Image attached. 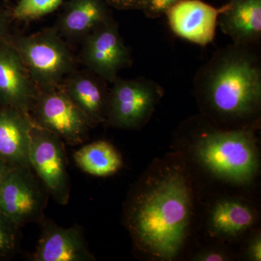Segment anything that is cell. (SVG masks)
<instances>
[{
    "instance_id": "obj_1",
    "label": "cell",
    "mask_w": 261,
    "mask_h": 261,
    "mask_svg": "<svg viewBox=\"0 0 261 261\" xmlns=\"http://www.w3.org/2000/svg\"><path fill=\"white\" fill-rule=\"evenodd\" d=\"M192 189L182 160H161L151 166L125 207V226L137 251L153 260L176 258L191 227Z\"/></svg>"
},
{
    "instance_id": "obj_2",
    "label": "cell",
    "mask_w": 261,
    "mask_h": 261,
    "mask_svg": "<svg viewBox=\"0 0 261 261\" xmlns=\"http://www.w3.org/2000/svg\"><path fill=\"white\" fill-rule=\"evenodd\" d=\"M202 111L216 124L255 127L261 108V64L252 46L233 44L216 51L195 80Z\"/></svg>"
},
{
    "instance_id": "obj_3",
    "label": "cell",
    "mask_w": 261,
    "mask_h": 261,
    "mask_svg": "<svg viewBox=\"0 0 261 261\" xmlns=\"http://www.w3.org/2000/svg\"><path fill=\"white\" fill-rule=\"evenodd\" d=\"M190 153L211 178L231 186L250 185L260 167L255 127L204 128L192 140Z\"/></svg>"
},
{
    "instance_id": "obj_4",
    "label": "cell",
    "mask_w": 261,
    "mask_h": 261,
    "mask_svg": "<svg viewBox=\"0 0 261 261\" xmlns=\"http://www.w3.org/2000/svg\"><path fill=\"white\" fill-rule=\"evenodd\" d=\"M20 55L39 91L59 87L75 70L74 58L55 28L32 35H13L8 41Z\"/></svg>"
},
{
    "instance_id": "obj_5",
    "label": "cell",
    "mask_w": 261,
    "mask_h": 261,
    "mask_svg": "<svg viewBox=\"0 0 261 261\" xmlns=\"http://www.w3.org/2000/svg\"><path fill=\"white\" fill-rule=\"evenodd\" d=\"M112 84L105 123L121 129H138L145 126L164 94L162 87L145 78L118 77Z\"/></svg>"
},
{
    "instance_id": "obj_6",
    "label": "cell",
    "mask_w": 261,
    "mask_h": 261,
    "mask_svg": "<svg viewBox=\"0 0 261 261\" xmlns=\"http://www.w3.org/2000/svg\"><path fill=\"white\" fill-rule=\"evenodd\" d=\"M29 115L34 124L58 136L68 145L83 143L92 128L61 86L39 91Z\"/></svg>"
},
{
    "instance_id": "obj_7",
    "label": "cell",
    "mask_w": 261,
    "mask_h": 261,
    "mask_svg": "<svg viewBox=\"0 0 261 261\" xmlns=\"http://www.w3.org/2000/svg\"><path fill=\"white\" fill-rule=\"evenodd\" d=\"M47 195L31 166L13 167L0 189V214L18 227L41 221Z\"/></svg>"
},
{
    "instance_id": "obj_8",
    "label": "cell",
    "mask_w": 261,
    "mask_h": 261,
    "mask_svg": "<svg viewBox=\"0 0 261 261\" xmlns=\"http://www.w3.org/2000/svg\"><path fill=\"white\" fill-rule=\"evenodd\" d=\"M63 142L58 136L34 123L31 138V167L49 195L60 205H65L69 201L70 183Z\"/></svg>"
},
{
    "instance_id": "obj_9",
    "label": "cell",
    "mask_w": 261,
    "mask_h": 261,
    "mask_svg": "<svg viewBox=\"0 0 261 261\" xmlns=\"http://www.w3.org/2000/svg\"><path fill=\"white\" fill-rule=\"evenodd\" d=\"M81 61L87 69L113 84L121 70L132 64V56L114 19L98 27L82 40Z\"/></svg>"
},
{
    "instance_id": "obj_10",
    "label": "cell",
    "mask_w": 261,
    "mask_h": 261,
    "mask_svg": "<svg viewBox=\"0 0 261 261\" xmlns=\"http://www.w3.org/2000/svg\"><path fill=\"white\" fill-rule=\"evenodd\" d=\"M39 92L18 51L9 43L0 42V108L29 115Z\"/></svg>"
},
{
    "instance_id": "obj_11",
    "label": "cell",
    "mask_w": 261,
    "mask_h": 261,
    "mask_svg": "<svg viewBox=\"0 0 261 261\" xmlns=\"http://www.w3.org/2000/svg\"><path fill=\"white\" fill-rule=\"evenodd\" d=\"M216 8L201 0H181L166 13L172 32L185 40L205 47L213 42L220 13Z\"/></svg>"
},
{
    "instance_id": "obj_12",
    "label": "cell",
    "mask_w": 261,
    "mask_h": 261,
    "mask_svg": "<svg viewBox=\"0 0 261 261\" xmlns=\"http://www.w3.org/2000/svg\"><path fill=\"white\" fill-rule=\"evenodd\" d=\"M42 233L32 260L34 261H92L82 228L78 226L61 227L47 220L41 219Z\"/></svg>"
},
{
    "instance_id": "obj_13",
    "label": "cell",
    "mask_w": 261,
    "mask_h": 261,
    "mask_svg": "<svg viewBox=\"0 0 261 261\" xmlns=\"http://www.w3.org/2000/svg\"><path fill=\"white\" fill-rule=\"evenodd\" d=\"M61 87L89 120L92 128L105 123L109 90L108 82L93 72L75 70L67 75Z\"/></svg>"
},
{
    "instance_id": "obj_14",
    "label": "cell",
    "mask_w": 261,
    "mask_h": 261,
    "mask_svg": "<svg viewBox=\"0 0 261 261\" xmlns=\"http://www.w3.org/2000/svg\"><path fill=\"white\" fill-rule=\"evenodd\" d=\"M33 126L27 113L13 108H0V159L12 167L31 166Z\"/></svg>"
},
{
    "instance_id": "obj_15",
    "label": "cell",
    "mask_w": 261,
    "mask_h": 261,
    "mask_svg": "<svg viewBox=\"0 0 261 261\" xmlns=\"http://www.w3.org/2000/svg\"><path fill=\"white\" fill-rule=\"evenodd\" d=\"M110 7L106 0H68L54 28L62 37L82 41L113 18Z\"/></svg>"
},
{
    "instance_id": "obj_16",
    "label": "cell",
    "mask_w": 261,
    "mask_h": 261,
    "mask_svg": "<svg viewBox=\"0 0 261 261\" xmlns=\"http://www.w3.org/2000/svg\"><path fill=\"white\" fill-rule=\"evenodd\" d=\"M218 25L233 44L255 45L261 38V0H228Z\"/></svg>"
},
{
    "instance_id": "obj_17",
    "label": "cell",
    "mask_w": 261,
    "mask_h": 261,
    "mask_svg": "<svg viewBox=\"0 0 261 261\" xmlns=\"http://www.w3.org/2000/svg\"><path fill=\"white\" fill-rule=\"evenodd\" d=\"M256 221V212L247 201L235 197L220 199L211 207L207 228L211 236L232 240L246 233Z\"/></svg>"
},
{
    "instance_id": "obj_18",
    "label": "cell",
    "mask_w": 261,
    "mask_h": 261,
    "mask_svg": "<svg viewBox=\"0 0 261 261\" xmlns=\"http://www.w3.org/2000/svg\"><path fill=\"white\" fill-rule=\"evenodd\" d=\"M73 157L81 170L98 177L115 174L123 166L121 154L107 141H97L84 145Z\"/></svg>"
},
{
    "instance_id": "obj_19",
    "label": "cell",
    "mask_w": 261,
    "mask_h": 261,
    "mask_svg": "<svg viewBox=\"0 0 261 261\" xmlns=\"http://www.w3.org/2000/svg\"><path fill=\"white\" fill-rule=\"evenodd\" d=\"M64 0H19L12 10V18L19 21L37 20L56 11Z\"/></svg>"
},
{
    "instance_id": "obj_20",
    "label": "cell",
    "mask_w": 261,
    "mask_h": 261,
    "mask_svg": "<svg viewBox=\"0 0 261 261\" xmlns=\"http://www.w3.org/2000/svg\"><path fill=\"white\" fill-rule=\"evenodd\" d=\"M19 228L0 214V259L13 257L18 250L20 242Z\"/></svg>"
},
{
    "instance_id": "obj_21",
    "label": "cell",
    "mask_w": 261,
    "mask_h": 261,
    "mask_svg": "<svg viewBox=\"0 0 261 261\" xmlns=\"http://www.w3.org/2000/svg\"><path fill=\"white\" fill-rule=\"evenodd\" d=\"M181 0H145L142 10L149 18H158L166 14L167 10Z\"/></svg>"
},
{
    "instance_id": "obj_22",
    "label": "cell",
    "mask_w": 261,
    "mask_h": 261,
    "mask_svg": "<svg viewBox=\"0 0 261 261\" xmlns=\"http://www.w3.org/2000/svg\"><path fill=\"white\" fill-rule=\"evenodd\" d=\"M231 259L228 252L221 248L204 249L196 253L192 260L197 261H225Z\"/></svg>"
},
{
    "instance_id": "obj_23",
    "label": "cell",
    "mask_w": 261,
    "mask_h": 261,
    "mask_svg": "<svg viewBox=\"0 0 261 261\" xmlns=\"http://www.w3.org/2000/svg\"><path fill=\"white\" fill-rule=\"evenodd\" d=\"M246 258L249 260L260 261L261 260V236L260 233H256L252 237L247 243L245 250Z\"/></svg>"
},
{
    "instance_id": "obj_24",
    "label": "cell",
    "mask_w": 261,
    "mask_h": 261,
    "mask_svg": "<svg viewBox=\"0 0 261 261\" xmlns=\"http://www.w3.org/2000/svg\"><path fill=\"white\" fill-rule=\"evenodd\" d=\"M11 13L0 8V42H8L12 34L10 32Z\"/></svg>"
},
{
    "instance_id": "obj_25",
    "label": "cell",
    "mask_w": 261,
    "mask_h": 261,
    "mask_svg": "<svg viewBox=\"0 0 261 261\" xmlns=\"http://www.w3.org/2000/svg\"><path fill=\"white\" fill-rule=\"evenodd\" d=\"M111 7L118 10H142L145 0H106Z\"/></svg>"
},
{
    "instance_id": "obj_26",
    "label": "cell",
    "mask_w": 261,
    "mask_h": 261,
    "mask_svg": "<svg viewBox=\"0 0 261 261\" xmlns=\"http://www.w3.org/2000/svg\"><path fill=\"white\" fill-rule=\"evenodd\" d=\"M12 168L13 167L10 166L9 164L5 162L3 160L0 159V189L3 186L5 178H6Z\"/></svg>"
},
{
    "instance_id": "obj_27",
    "label": "cell",
    "mask_w": 261,
    "mask_h": 261,
    "mask_svg": "<svg viewBox=\"0 0 261 261\" xmlns=\"http://www.w3.org/2000/svg\"><path fill=\"white\" fill-rule=\"evenodd\" d=\"M4 1L7 2L8 1V0H4Z\"/></svg>"
}]
</instances>
